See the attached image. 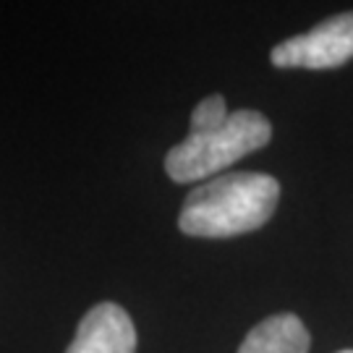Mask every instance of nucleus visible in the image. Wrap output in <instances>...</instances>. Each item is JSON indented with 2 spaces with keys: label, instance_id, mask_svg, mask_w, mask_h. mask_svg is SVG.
I'll list each match as a JSON object with an SVG mask.
<instances>
[{
  "label": "nucleus",
  "instance_id": "f257e3e1",
  "mask_svg": "<svg viewBox=\"0 0 353 353\" xmlns=\"http://www.w3.org/2000/svg\"><path fill=\"white\" fill-rule=\"evenodd\" d=\"M280 199V183L267 173H225L191 191L178 228L194 239H230L262 228Z\"/></svg>",
  "mask_w": 353,
  "mask_h": 353
},
{
  "label": "nucleus",
  "instance_id": "f03ea898",
  "mask_svg": "<svg viewBox=\"0 0 353 353\" xmlns=\"http://www.w3.org/2000/svg\"><path fill=\"white\" fill-rule=\"evenodd\" d=\"M272 126L256 110H236L228 115L225 126L207 134H189L165 157V173L176 183H194L220 176L225 168L239 163L270 144Z\"/></svg>",
  "mask_w": 353,
  "mask_h": 353
},
{
  "label": "nucleus",
  "instance_id": "7ed1b4c3",
  "mask_svg": "<svg viewBox=\"0 0 353 353\" xmlns=\"http://www.w3.org/2000/svg\"><path fill=\"white\" fill-rule=\"evenodd\" d=\"M353 58V11L338 13L314 29L280 42L270 52V61L278 68H338Z\"/></svg>",
  "mask_w": 353,
  "mask_h": 353
},
{
  "label": "nucleus",
  "instance_id": "20e7f679",
  "mask_svg": "<svg viewBox=\"0 0 353 353\" xmlns=\"http://www.w3.org/2000/svg\"><path fill=\"white\" fill-rule=\"evenodd\" d=\"M65 353H137V327L118 303L92 306Z\"/></svg>",
  "mask_w": 353,
  "mask_h": 353
},
{
  "label": "nucleus",
  "instance_id": "39448f33",
  "mask_svg": "<svg viewBox=\"0 0 353 353\" xmlns=\"http://www.w3.org/2000/svg\"><path fill=\"white\" fill-rule=\"evenodd\" d=\"M239 353H309V332L296 314H275L254 325Z\"/></svg>",
  "mask_w": 353,
  "mask_h": 353
},
{
  "label": "nucleus",
  "instance_id": "423d86ee",
  "mask_svg": "<svg viewBox=\"0 0 353 353\" xmlns=\"http://www.w3.org/2000/svg\"><path fill=\"white\" fill-rule=\"evenodd\" d=\"M228 108L225 100L220 94H210L207 100H202L194 113H191V131L189 134H207V131H217L220 126H225L228 121Z\"/></svg>",
  "mask_w": 353,
  "mask_h": 353
},
{
  "label": "nucleus",
  "instance_id": "0eeeda50",
  "mask_svg": "<svg viewBox=\"0 0 353 353\" xmlns=\"http://www.w3.org/2000/svg\"><path fill=\"white\" fill-rule=\"evenodd\" d=\"M341 353H353V351H341Z\"/></svg>",
  "mask_w": 353,
  "mask_h": 353
}]
</instances>
